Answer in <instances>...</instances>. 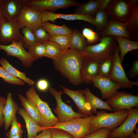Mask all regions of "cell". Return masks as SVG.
I'll use <instances>...</instances> for the list:
<instances>
[{"label": "cell", "mask_w": 138, "mask_h": 138, "mask_svg": "<svg viewBox=\"0 0 138 138\" xmlns=\"http://www.w3.org/2000/svg\"><path fill=\"white\" fill-rule=\"evenodd\" d=\"M94 116L85 117H77L66 121L59 123L52 128L60 129L67 132L73 138H82L90 134L89 124Z\"/></svg>", "instance_id": "8992f818"}, {"label": "cell", "mask_w": 138, "mask_h": 138, "mask_svg": "<svg viewBox=\"0 0 138 138\" xmlns=\"http://www.w3.org/2000/svg\"></svg>", "instance_id": "f5cc1de1"}, {"label": "cell", "mask_w": 138, "mask_h": 138, "mask_svg": "<svg viewBox=\"0 0 138 138\" xmlns=\"http://www.w3.org/2000/svg\"><path fill=\"white\" fill-rule=\"evenodd\" d=\"M16 21L19 28L26 27L33 33L42 22L41 12L23 4Z\"/></svg>", "instance_id": "52a82bcc"}, {"label": "cell", "mask_w": 138, "mask_h": 138, "mask_svg": "<svg viewBox=\"0 0 138 138\" xmlns=\"http://www.w3.org/2000/svg\"><path fill=\"white\" fill-rule=\"evenodd\" d=\"M41 26L51 36L65 35L69 36L72 32V30L64 24L62 26H58L46 21L42 22Z\"/></svg>", "instance_id": "f546056e"}, {"label": "cell", "mask_w": 138, "mask_h": 138, "mask_svg": "<svg viewBox=\"0 0 138 138\" xmlns=\"http://www.w3.org/2000/svg\"><path fill=\"white\" fill-rule=\"evenodd\" d=\"M134 131L128 136V138H138V129L136 126Z\"/></svg>", "instance_id": "7dc6e473"}, {"label": "cell", "mask_w": 138, "mask_h": 138, "mask_svg": "<svg viewBox=\"0 0 138 138\" xmlns=\"http://www.w3.org/2000/svg\"><path fill=\"white\" fill-rule=\"evenodd\" d=\"M11 125L9 131L6 134L7 137L9 138L19 133H22L21 125L18 121L16 115L15 116Z\"/></svg>", "instance_id": "ab89813d"}, {"label": "cell", "mask_w": 138, "mask_h": 138, "mask_svg": "<svg viewBox=\"0 0 138 138\" xmlns=\"http://www.w3.org/2000/svg\"><path fill=\"white\" fill-rule=\"evenodd\" d=\"M26 95L36 105L40 113L41 122L40 126L43 129L52 128L59 123V120L53 113L49 103L43 101L32 86L26 91Z\"/></svg>", "instance_id": "277c9868"}, {"label": "cell", "mask_w": 138, "mask_h": 138, "mask_svg": "<svg viewBox=\"0 0 138 138\" xmlns=\"http://www.w3.org/2000/svg\"><path fill=\"white\" fill-rule=\"evenodd\" d=\"M6 101V98L3 97H0V127L4 125V121L3 115L4 107Z\"/></svg>", "instance_id": "f6af8a7d"}, {"label": "cell", "mask_w": 138, "mask_h": 138, "mask_svg": "<svg viewBox=\"0 0 138 138\" xmlns=\"http://www.w3.org/2000/svg\"><path fill=\"white\" fill-rule=\"evenodd\" d=\"M23 108L33 120L40 126L41 118L38 110L34 104L20 94H18Z\"/></svg>", "instance_id": "d4e9b609"}, {"label": "cell", "mask_w": 138, "mask_h": 138, "mask_svg": "<svg viewBox=\"0 0 138 138\" xmlns=\"http://www.w3.org/2000/svg\"><path fill=\"white\" fill-rule=\"evenodd\" d=\"M128 78H133L138 75V60H134L126 75Z\"/></svg>", "instance_id": "7bdbcfd3"}, {"label": "cell", "mask_w": 138, "mask_h": 138, "mask_svg": "<svg viewBox=\"0 0 138 138\" xmlns=\"http://www.w3.org/2000/svg\"><path fill=\"white\" fill-rule=\"evenodd\" d=\"M20 29L16 19L9 21L3 20L0 26V44L7 45L10 42L22 40Z\"/></svg>", "instance_id": "5bb4252c"}, {"label": "cell", "mask_w": 138, "mask_h": 138, "mask_svg": "<svg viewBox=\"0 0 138 138\" xmlns=\"http://www.w3.org/2000/svg\"><path fill=\"white\" fill-rule=\"evenodd\" d=\"M22 134V133H20L16 135L11 136L9 138H21Z\"/></svg>", "instance_id": "c3c4849f"}, {"label": "cell", "mask_w": 138, "mask_h": 138, "mask_svg": "<svg viewBox=\"0 0 138 138\" xmlns=\"http://www.w3.org/2000/svg\"><path fill=\"white\" fill-rule=\"evenodd\" d=\"M18 113L24 119L26 125L27 132V138H33L43 129L39 125L30 117L23 108H19Z\"/></svg>", "instance_id": "cb8c5ba5"}, {"label": "cell", "mask_w": 138, "mask_h": 138, "mask_svg": "<svg viewBox=\"0 0 138 138\" xmlns=\"http://www.w3.org/2000/svg\"><path fill=\"white\" fill-rule=\"evenodd\" d=\"M120 50V57L122 62L124 61L126 54L128 52L138 49V41H134L124 38L114 36Z\"/></svg>", "instance_id": "4316f807"}, {"label": "cell", "mask_w": 138, "mask_h": 138, "mask_svg": "<svg viewBox=\"0 0 138 138\" xmlns=\"http://www.w3.org/2000/svg\"><path fill=\"white\" fill-rule=\"evenodd\" d=\"M3 16L2 14V10L1 5L0 3V17Z\"/></svg>", "instance_id": "f907efd6"}, {"label": "cell", "mask_w": 138, "mask_h": 138, "mask_svg": "<svg viewBox=\"0 0 138 138\" xmlns=\"http://www.w3.org/2000/svg\"><path fill=\"white\" fill-rule=\"evenodd\" d=\"M46 47L45 56L52 60L63 52L53 42L48 40L43 42Z\"/></svg>", "instance_id": "8d00e7d4"}, {"label": "cell", "mask_w": 138, "mask_h": 138, "mask_svg": "<svg viewBox=\"0 0 138 138\" xmlns=\"http://www.w3.org/2000/svg\"><path fill=\"white\" fill-rule=\"evenodd\" d=\"M0 64L11 75L22 80L30 86H32L34 85V80L27 77L25 73L14 67L6 59L2 57L0 59Z\"/></svg>", "instance_id": "83f0119b"}, {"label": "cell", "mask_w": 138, "mask_h": 138, "mask_svg": "<svg viewBox=\"0 0 138 138\" xmlns=\"http://www.w3.org/2000/svg\"><path fill=\"white\" fill-rule=\"evenodd\" d=\"M4 20L5 19L3 16L0 17V26L2 21Z\"/></svg>", "instance_id": "681fc988"}, {"label": "cell", "mask_w": 138, "mask_h": 138, "mask_svg": "<svg viewBox=\"0 0 138 138\" xmlns=\"http://www.w3.org/2000/svg\"><path fill=\"white\" fill-rule=\"evenodd\" d=\"M24 4L40 12H53L60 8L78 6L80 3L74 0H28Z\"/></svg>", "instance_id": "7c38bea8"}, {"label": "cell", "mask_w": 138, "mask_h": 138, "mask_svg": "<svg viewBox=\"0 0 138 138\" xmlns=\"http://www.w3.org/2000/svg\"><path fill=\"white\" fill-rule=\"evenodd\" d=\"M112 131L107 128H102L98 131L85 136L83 138H108Z\"/></svg>", "instance_id": "60d3db41"}, {"label": "cell", "mask_w": 138, "mask_h": 138, "mask_svg": "<svg viewBox=\"0 0 138 138\" xmlns=\"http://www.w3.org/2000/svg\"><path fill=\"white\" fill-rule=\"evenodd\" d=\"M120 50L118 44L116 48L113 57L114 64L110 76V80L116 82L120 85L121 88H131L134 86H138V81H135L129 79L127 77L122 66L119 55Z\"/></svg>", "instance_id": "ba28073f"}, {"label": "cell", "mask_w": 138, "mask_h": 138, "mask_svg": "<svg viewBox=\"0 0 138 138\" xmlns=\"http://www.w3.org/2000/svg\"><path fill=\"white\" fill-rule=\"evenodd\" d=\"M109 19L105 10L99 11L94 16L91 25L95 27L97 30L99 32L105 29Z\"/></svg>", "instance_id": "4dcf8cb0"}, {"label": "cell", "mask_w": 138, "mask_h": 138, "mask_svg": "<svg viewBox=\"0 0 138 138\" xmlns=\"http://www.w3.org/2000/svg\"><path fill=\"white\" fill-rule=\"evenodd\" d=\"M62 91L73 100L78 109V113L88 117L92 115L90 108L86 102L85 96L83 90H73L60 85Z\"/></svg>", "instance_id": "e0dca14e"}, {"label": "cell", "mask_w": 138, "mask_h": 138, "mask_svg": "<svg viewBox=\"0 0 138 138\" xmlns=\"http://www.w3.org/2000/svg\"><path fill=\"white\" fill-rule=\"evenodd\" d=\"M33 138H52V128L44 129L41 133Z\"/></svg>", "instance_id": "bcb514c9"}, {"label": "cell", "mask_w": 138, "mask_h": 138, "mask_svg": "<svg viewBox=\"0 0 138 138\" xmlns=\"http://www.w3.org/2000/svg\"><path fill=\"white\" fill-rule=\"evenodd\" d=\"M137 0H110L105 12L110 18L124 23L130 18Z\"/></svg>", "instance_id": "5b68a950"}, {"label": "cell", "mask_w": 138, "mask_h": 138, "mask_svg": "<svg viewBox=\"0 0 138 138\" xmlns=\"http://www.w3.org/2000/svg\"><path fill=\"white\" fill-rule=\"evenodd\" d=\"M33 33L36 42L43 43L49 40L51 36L41 25Z\"/></svg>", "instance_id": "f35d334b"}, {"label": "cell", "mask_w": 138, "mask_h": 138, "mask_svg": "<svg viewBox=\"0 0 138 138\" xmlns=\"http://www.w3.org/2000/svg\"><path fill=\"white\" fill-rule=\"evenodd\" d=\"M100 61L87 59L84 62L80 71L82 83L85 84L93 83V78L98 75Z\"/></svg>", "instance_id": "ffe728a7"}, {"label": "cell", "mask_w": 138, "mask_h": 138, "mask_svg": "<svg viewBox=\"0 0 138 138\" xmlns=\"http://www.w3.org/2000/svg\"><path fill=\"white\" fill-rule=\"evenodd\" d=\"M36 86L38 89L42 91H45L48 89L49 83L46 79H41L38 80L36 83Z\"/></svg>", "instance_id": "ee69618b"}, {"label": "cell", "mask_w": 138, "mask_h": 138, "mask_svg": "<svg viewBox=\"0 0 138 138\" xmlns=\"http://www.w3.org/2000/svg\"><path fill=\"white\" fill-rule=\"evenodd\" d=\"M28 0H0L2 15L9 21L16 19L23 4Z\"/></svg>", "instance_id": "2e32d148"}, {"label": "cell", "mask_w": 138, "mask_h": 138, "mask_svg": "<svg viewBox=\"0 0 138 138\" xmlns=\"http://www.w3.org/2000/svg\"><path fill=\"white\" fill-rule=\"evenodd\" d=\"M102 37L107 36H119L133 41L128 32L124 23L110 18L105 29L99 33Z\"/></svg>", "instance_id": "ac0fdd59"}, {"label": "cell", "mask_w": 138, "mask_h": 138, "mask_svg": "<svg viewBox=\"0 0 138 138\" xmlns=\"http://www.w3.org/2000/svg\"><path fill=\"white\" fill-rule=\"evenodd\" d=\"M0 138H2L0 137Z\"/></svg>", "instance_id": "816d5d0a"}, {"label": "cell", "mask_w": 138, "mask_h": 138, "mask_svg": "<svg viewBox=\"0 0 138 138\" xmlns=\"http://www.w3.org/2000/svg\"><path fill=\"white\" fill-rule=\"evenodd\" d=\"M93 86L100 91L101 98L107 99L116 94L117 90L121 88L118 83L110 80L108 78L98 75L92 79Z\"/></svg>", "instance_id": "9a60e30c"}, {"label": "cell", "mask_w": 138, "mask_h": 138, "mask_svg": "<svg viewBox=\"0 0 138 138\" xmlns=\"http://www.w3.org/2000/svg\"><path fill=\"white\" fill-rule=\"evenodd\" d=\"M20 31L22 35V41L25 49L28 48L34 44L36 42L34 34L29 28L26 27L21 28Z\"/></svg>", "instance_id": "d6a6232c"}, {"label": "cell", "mask_w": 138, "mask_h": 138, "mask_svg": "<svg viewBox=\"0 0 138 138\" xmlns=\"http://www.w3.org/2000/svg\"><path fill=\"white\" fill-rule=\"evenodd\" d=\"M103 1V0H91L80 3L77 6L75 14L95 16L98 11L102 10Z\"/></svg>", "instance_id": "603a6c76"}, {"label": "cell", "mask_w": 138, "mask_h": 138, "mask_svg": "<svg viewBox=\"0 0 138 138\" xmlns=\"http://www.w3.org/2000/svg\"><path fill=\"white\" fill-rule=\"evenodd\" d=\"M70 41L69 49L85 53L87 43L82 33L77 30H72L69 36Z\"/></svg>", "instance_id": "484cf974"}, {"label": "cell", "mask_w": 138, "mask_h": 138, "mask_svg": "<svg viewBox=\"0 0 138 138\" xmlns=\"http://www.w3.org/2000/svg\"><path fill=\"white\" fill-rule=\"evenodd\" d=\"M87 59L85 53L69 49L52 59L55 68L74 86L82 83L80 71Z\"/></svg>", "instance_id": "6da1fadb"}, {"label": "cell", "mask_w": 138, "mask_h": 138, "mask_svg": "<svg viewBox=\"0 0 138 138\" xmlns=\"http://www.w3.org/2000/svg\"><path fill=\"white\" fill-rule=\"evenodd\" d=\"M52 138H72V136L65 131L60 129L52 128Z\"/></svg>", "instance_id": "b9f144b4"}, {"label": "cell", "mask_w": 138, "mask_h": 138, "mask_svg": "<svg viewBox=\"0 0 138 138\" xmlns=\"http://www.w3.org/2000/svg\"><path fill=\"white\" fill-rule=\"evenodd\" d=\"M117 45L114 36L102 37L98 43L88 45L85 54L87 59L101 61L113 57Z\"/></svg>", "instance_id": "3957f363"}, {"label": "cell", "mask_w": 138, "mask_h": 138, "mask_svg": "<svg viewBox=\"0 0 138 138\" xmlns=\"http://www.w3.org/2000/svg\"><path fill=\"white\" fill-rule=\"evenodd\" d=\"M82 33L86 39L88 45H93L99 42L101 38L99 33L88 28H84Z\"/></svg>", "instance_id": "d590c367"}, {"label": "cell", "mask_w": 138, "mask_h": 138, "mask_svg": "<svg viewBox=\"0 0 138 138\" xmlns=\"http://www.w3.org/2000/svg\"><path fill=\"white\" fill-rule=\"evenodd\" d=\"M0 77L5 82L12 85L22 86L24 85L25 83L22 80L11 75L0 66Z\"/></svg>", "instance_id": "74e56055"}, {"label": "cell", "mask_w": 138, "mask_h": 138, "mask_svg": "<svg viewBox=\"0 0 138 138\" xmlns=\"http://www.w3.org/2000/svg\"><path fill=\"white\" fill-rule=\"evenodd\" d=\"M28 50V52L36 60L45 56L46 47L43 43L36 42Z\"/></svg>", "instance_id": "e575fe53"}, {"label": "cell", "mask_w": 138, "mask_h": 138, "mask_svg": "<svg viewBox=\"0 0 138 138\" xmlns=\"http://www.w3.org/2000/svg\"><path fill=\"white\" fill-rule=\"evenodd\" d=\"M106 102L114 112L124 110H129L138 107V95L123 91L118 92L107 99Z\"/></svg>", "instance_id": "9c48e42d"}, {"label": "cell", "mask_w": 138, "mask_h": 138, "mask_svg": "<svg viewBox=\"0 0 138 138\" xmlns=\"http://www.w3.org/2000/svg\"><path fill=\"white\" fill-rule=\"evenodd\" d=\"M83 91L86 99V102L88 105L92 113L96 114L97 109H106L113 111L111 107L106 101H104L91 93L88 87H87Z\"/></svg>", "instance_id": "7402d4cb"}, {"label": "cell", "mask_w": 138, "mask_h": 138, "mask_svg": "<svg viewBox=\"0 0 138 138\" xmlns=\"http://www.w3.org/2000/svg\"><path fill=\"white\" fill-rule=\"evenodd\" d=\"M113 64V56L101 61L99 65L98 75L109 78L111 74Z\"/></svg>", "instance_id": "1f68e13d"}, {"label": "cell", "mask_w": 138, "mask_h": 138, "mask_svg": "<svg viewBox=\"0 0 138 138\" xmlns=\"http://www.w3.org/2000/svg\"><path fill=\"white\" fill-rule=\"evenodd\" d=\"M129 110L107 113L105 110L97 112L89 124L90 134L94 133L102 128H107L112 131L121 125L127 117Z\"/></svg>", "instance_id": "7a4b0ae2"}, {"label": "cell", "mask_w": 138, "mask_h": 138, "mask_svg": "<svg viewBox=\"0 0 138 138\" xmlns=\"http://www.w3.org/2000/svg\"><path fill=\"white\" fill-rule=\"evenodd\" d=\"M42 16V22L50 21L54 22L57 19L66 20H80L86 21L92 24L94 16L91 15H83L74 14H56L47 10L40 12Z\"/></svg>", "instance_id": "d6986e66"}, {"label": "cell", "mask_w": 138, "mask_h": 138, "mask_svg": "<svg viewBox=\"0 0 138 138\" xmlns=\"http://www.w3.org/2000/svg\"><path fill=\"white\" fill-rule=\"evenodd\" d=\"M56 45L63 52L69 49L70 41L69 36L65 35H58L51 36L49 40Z\"/></svg>", "instance_id": "836d02e7"}, {"label": "cell", "mask_w": 138, "mask_h": 138, "mask_svg": "<svg viewBox=\"0 0 138 138\" xmlns=\"http://www.w3.org/2000/svg\"><path fill=\"white\" fill-rule=\"evenodd\" d=\"M0 49L5 51L7 56L18 58L23 66L27 68L31 67L33 62L37 60L25 50L22 40L13 42L7 45L0 44Z\"/></svg>", "instance_id": "8fae6325"}, {"label": "cell", "mask_w": 138, "mask_h": 138, "mask_svg": "<svg viewBox=\"0 0 138 138\" xmlns=\"http://www.w3.org/2000/svg\"><path fill=\"white\" fill-rule=\"evenodd\" d=\"M138 122V108L129 110L127 118L120 126L113 130L108 138H128L134 131Z\"/></svg>", "instance_id": "4fadbf2b"}, {"label": "cell", "mask_w": 138, "mask_h": 138, "mask_svg": "<svg viewBox=\"0 0 138 138\" xmlns=\"http://www.w3.org/2000/svg\"><path fill=\"white\" fill-rule=\"evenodd\" d=\"M124 24L133 41H138V2L135 5L130 18Z\"/></svg>", "instance_id": "f1b7e54d"}, {"label": "cell", "mask_w": 138, "mask_h": 138, "mask_svg": "<svg viewBox=\"0 0 138 138\" xmlns=\"http://www.w3.org/2000/svg\"><path fill=\"white\" fill-rule=\"evenodd\" d=\"M18 109V104L13 99L12 93H8L7 94L6 102L3 111L4 128L5 131L7 130L10 126Z\"/></svg>", "instance_id": "44dd1931"}, {"label": "cell", "mask_w": 138, "mask_h": 138, "mask_svg": "<svg viewBox=\"0 0 138 138\" xmlns=\"http://www.w3.org/2000/svg\"><path fill=\"white\" fill-rule=\"evenodd\" d=\"M49 91L55 99L56 106L53 111L56 114L59 123H62L77 117H85L86 116L74 112L72 106L66 104L62 99V95L64 93L62 90L58 91L50 87Z\"/></svg>", "instance_id": "30bf717a"}]
</instances>
